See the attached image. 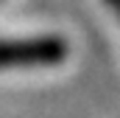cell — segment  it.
I'll list each match as a JSON object with an SVG mask.
<instances>
[{
	"instance_id": "obj_1",
	"label": "cell",
	"mask_w": 120,
	"mask_h": 118,
	"mask_svg": "<svg viewBox=\"0 0 120 118\" xmlns=\"http://www.w3.org/2000/svg\"><path fill=\"white\" fill-rule=\"evenodd\" d=\"M67 39L56 34L0 39V67H48L67 59Z\"/></svg>"
},
{
	"instance_id": "obj_2",
	"label": "cell",
	"mask_w": 120,
	"mask_h": 118,
	"mask_svg": "<svg viewBox=\"0 0 120 118\" xmlns=\"http://www.w3.org/2000/svg\"><path fill=\"white\" fill-rule=\"evenodd\" d=\"M103 3H106V6H109L115 14H117V20H120V0H103Z\"/></svg>"
}]
</instances>
